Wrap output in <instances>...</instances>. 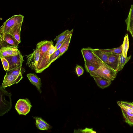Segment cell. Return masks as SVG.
<instances>
[{
	"instance_id": "cell-12",
	"label": "cell",
	"mask_w": 133,
	"mask_h": 133,
	"mask_svg": "<svg viewBox=\"0 0 133 133\" xmlns=\"http://www.w3.org/2000/svg\"><path fill=\"white\" fill-rule=\"evenodd\" d=\"M107 54L108 55V58L107 64L116 71L117 67L119 55Z\"/></svg>"
},
{
	"instance_id": "cell-16",
	"label": "cell",
	"mask_w": 133,
	"mask_h": 133,
	"mask_svg": "<svg viewBox=\"0 0 133 133\" xmlns=\"http://www.w3.org/2000/svg\"><path fill=\"white\" fill-rule=\"evenodd\" d=\"M22 24L16 26L10 29L7 33L14 37L20 43L21 42L20 33Z\"/></svg>"
},
{
	"instance_id": "cell-4",
	"label": "cell",
	"mask_w": 133,
	"mask_h": 133,
	"mask_svg": "<svg viewBox=\"0 0 133 133\" xmlns=\"http://www.w3.org/2000/svg\"><path fill=\"white\" fill-rule=\"evenodd\" d=\"M92 49L90 47L83 48L82 49L81 52L85 63L90 64L98 68L99 66V64Z\"/></svg>"
},
{
	"instance_id": "cell-34",
	"label": "cell",
	"mask_w": 133,
	"mask_h": 133,
	"mask_svg": "<svg viewBox=\"0 0 133 133\" xmlns=\"http://www.w3.org/2000/svg\"><path fill=\"white\" fill-rule=\"evenodd\" d=\"M35 124L37 127L40 130H48V129L44 125L37 122H36Z\"/></svg>"
},
{
	"instance_id": "cell-11",
	"label": "cell",
	"mask_w": 133,
	"mask_h": 133,
	"mask_svg": "<svg viewBox=\"0 0 133 133\" xmlns=\"http://www.w3.org/2000/svg\"><path fill=\"white\" fill-rule=\"evenodd\" d=\"M0 42H5L17 48L20 43L14 37L8 33H6L2 37H0Z\"/></svg>"
},
{
	"instance_id": "cell-18",
	"label": "cell",
	"mask_w": 133,
	"mask_h": 133,
	"mask_svg": "<svg viewBox=\"0 0 133 133\" xmlns=\"http://www.w3.org/2000/svg\"><path fill=\"white\" fill-rule=\"evenodd\" d=\"M131 56L130 55L125 58L123 56L122 53L119 55L117 67L116 70L117 73L123 69L125 64L130 59Z\"/></svg>"
},
{
	"instance_id": "cell-32",
	"label": "cell",
	"mask_w": 133,
	"mask_h": 133,
	"mask_svg": "<svg viewBox=\"0 0 133 133\" xmlns=\"http://www.w3.org/2000/svg\"><path fill=\"white\" fill-rule=\"evenodd\" d=\"M118 104L127 106L131 108L133 110V103H132L124 101H118L117 102Z\"/></svg>"
},
{
	"instance_id": "cell-37",
	"label": "cell",
	"mask_w": 133,
	"mask_h": 133,
	"mask_svg": "<svg viewBox=\"0 0 133 133\" xmlns=\"http://www.w3.org/2000/svg\"><path fill=\"white\" fill-rule=\"evenodd\" d=\"M132 103H133V102H132Z\"/></svg>"
},
{
	"instance_id": "cell-23",
	"label": "cell",
	"mask_w": 133,
	"mask_h": 133,
	"mask_svg": "<svg viewBox=\"0 0 133 133\" xmlns=\"http://www.w3.org/2000/svg\"><path fill=\"white\" fill-rule=\"evenodd\" d=\"M22 66H20L13 69L7 71L6 74H11L15 76H19L22 74Z\"/></svg>"
},
{
	"instance_id": "cell-15",
	"label": "cell",
	"mask_w": 133,
	"mask_h": 133,
	"mask_svg": "<svg viewBox=\"0 0 133 133\" xmlns=\"http://www.w3.org/2000/svg\"><path fill=\"white\" fill-rule=\"evenodd\" d=\"M93 77L97 85L102 89L108 87L111 84V81L105 79L98 76H94Z\"/></svg>"
},
{
	"instance_id": "cell-1",
	"label": "cell",
	"mask_w": 133,
	"mask_h": 133,
	"mask_svg": "<svg viewBox=\"0 0 133 133\" xmlns=\"http://www.w3.org/2000/svg\"><path fill=\"white\" fill-rule=\"evenodd\" d=\"M96 57L98 62L99 66L96 70L90 72V75L92 77L99 76L110 81L114 80L117 75L116 71L99 58Z\"/></svg>"
},
{
	"instance_id": "cell-26",
	"label": "cell",
	"mask_w": 133,
	"mask_h": 133,
	"mask_svg": "<svg viewBox=\"0 0 133 133\" xmlns=\"http://www.w3.org/2000/svg\"><path fill=\"white\" fill-rule=\"evenodd\" d=\"M34 118L36 120V122H37L44 125L46 127L48 130L52 128L51 126L46 121L43 119L41 118L36 117H34Z\"/></svg>"
},
{
	"instance_id": "cell-19",
	"label": "cell",
	"mask_w": 133,
	"mask_h": 133,
	"mask_svg": "<svg viewBox=\"0 0 133 133\" xmlns=\"http://www.w3.org/2000/svg\"><path fill=\"white\" fill-rule=\"evenodd\" d=\"M72 33L68 35L65 41L59 48L60 51V56H61L67 50L71 40Z\"/></svg>"
},
{
	"instance_id": "cell-35",
	"label": "cell",
	"mask_w": 133,
	"mask_h": 133,
	"mask_svg": "<svg viewBox=\"0 0 133 133\" xmlns=\"http://www.w3.org/2000/svg\"><path fill=\"white\" fill-rule=\"evenodd\" d=\"M118 105L121 108H123L128 112L133 114V110L131 108L121 104H118Z\"/></svg>"
},
{
	"instance_id": "cell-33",
	"label": "cell",
	"mask_w": 133,
	"mask_h": 133,
	"mask_svg": "<svg viewBox=\"0 0 133 133\" xmlns=\"http://www.w3.org/2000/svg\"><path fill=\"white\" fill-rule=\"evenodd\" d=\"M127 26V30L130 33L133 38V20Z\"/></svg>"
},
{
	"instance_id": "cell-5",
	"label": "cell",
	"mask_w": 133,
	"mask_h": 133,
	"mask_svg": "<svg viewBox=\"0 0 133 133\" xmlns=\"http://www.w3.org/2000/svg\"><path fill=\"white\" fill-rule=\"evenodd\" d=\"M36 47L32 53L27 56L26 62V65L35 71L37 70L40 53L39 48L37 46Z\"/></svg>"
},
{
	"instance_id": "cell-36",
	"label": "cell",
	"mask_w": 133,
	"mask_h": 133,
	"mask_svg": "<svg viewBox=\"0 0 133 133\" xmlns=\"http://www.w3.org/2000/svg\"><path fill=\"white\" fill-rule=\"evenodd\" d=\"M68 35H67V36L66 37V38L64 39L56 47L57 50L59 49L61 45H62L63 43H64V42L65 41V40L66 38Z\"/></svg>"
},
{
	"instance_id": "cell-30",
	"label": "cell",
	"mask_w": 133,
	"mask_h": 133,
	"mask_svg": "<svg viewBox=\"0 0 133 133\" xmlns=\"http://www.w3.org/2000/svg\"><path fill=\"white\" fill-rule=\"evenodd\" d=\"M74 132H82V133H96L92 129L88 128H86L85 129L75 130Z\"/></svg>"
},
{
	"instance_id": "cell-21",
	"label": "cell",
	"mask_w": 133,
	"mask_h": 133,
	"mask_svg": "<svg viewBox=\"0 0 133 133\" xmlns=\"http://www.w3.org/2000/svg\"><path fill=\"white\" fill-rule=\"evenodd\" d=\"M122 45V54L123 56L126 58L127 57V52L129 48V37L128 34L125 35Z\"/></svg>"
},
{
	"instance_id": "cell-7",
	"label": "cell",
	"mask_w": 133,
	"mask_h": 133,
	"mask_svg": "<svg viewBox=\"0 0 133 133\" xmlns=\"http://www.w3.org/2000/svg\"><path fill=\"white\" fill-rule=\"evenodd\" d=\"M56 50V47L54 45V44L51 45L45 55L41 65L35 72L36 73H41L49 66L50 65L49 63L50 57Z\"/></svg>"
},
{
	"instance_id": "cell-20",
	"label": "cell",
	"mask_w": 133,
	"mask_h": 133,
	"mask_svg": "<svg viewBox=\"0 0 133 133\" xmlns=\"http://www.w3.org/2000/svg\"><path fill=\"white\" fill-rule=\"evenodd\" d=\"M73 29L70 31H69L68 29L64 31L61 34L56 37L54 41H55L57 43L55 46L56 47L69 34L72 33Z\"/></svg>"
},
{
	"instance_id": "cell-3",
	"label": "cell",
	"mask_w": 133,
	"mask_h": 133,
	"mask_svg": "<svg viewBox=\"0 0 133 133\" xmlns=\"http://www.w3.org/2000/svg\"><path fill=\"white\" fill-rule=\"evenodd\" d=\"M11 94L6 91L5 88L0 87V116H3L10 109L12 104Z\"/></svg>"
},
{
	"instance_id": "cell-31",
	"label": "cell",
	"mask_w": 133,
	"mask_h": 133,
	"mask_svg": "<svg viewBox=\"0 0 133 133\" xmlns=\"http://www.w3.org/2000/svg\"><path fill=\"white\" fill-rule=\"evenodd\" d=\"M125 122L130 126L133 125V116L124 117Z\"/></svg>"
},
{
	"instance_id": "cell-22",
	"label": "cell",
	"mask_w": 133,
	"mask_h": 133,
	"mask_svg": "<svg viewBox=\"0 0 133 133\" xmlns=\"http://www.w3.org/2000/svg\"><path fill=\"white\" fill-rule=\"evenodd\" d=\"M103 51L107 53L120 54L122 53V45L119 47L111 49H100Z\"/></svg>"
},
{
	"instance_id": "cell-27",
	"label": "cell",
	"mask_w": 133,
	"mask_h": 133,
	"mask_svg": "<svg viewBox=\"0 0 133 133\" xmlns=\"http://www.w3.org/2000/svg\"><path fill=\"white\" fill-rule=\"evenodd\" d=\"M85 67L87 72L89 73L96 70L98 69L95 66L87 63H85Z\"/></svg>"
},
{
	"instance_id": "cell-24",
	"label": "cell",
	"mask_w": 133,
	"mask_h": 133,
	"mask_svg": "<svg viewBox=\"0 0 133 133\" xmlns=\"http://www.w3.org/2000/svg\"><path fill=\"white\" fill-rule=\"evenodd\" d=\"M133 20V4L131 5L129 15L125 20L127 26Z\"/></svg>"
},
{
	"instance_id": "cell-9",
	"label": "cell",
	"mask_w": 133,
	"mask_h": 133,
	"mask_svg": "<svg viewBox=\"0 0 133 133\" xmlns=\"http://www.w3.org/2000/svg\"><path fill=\"white\" fill-rule=\"evenodd\" d=\"M8 62L9 67V70H11L22 66L24 60L23 57L20 53L17 55L5 57Z\"/></svg>"
},
{
	"instance_id": "cell-29",
	"label": "cell",
	"mask_w": 133,
	"mask_h": 133,
	"mask_svg": "<svg viewBox=\"0 0 133 133\" xmlns=\"http://www.w3.org/2000/svg\"><path fill=\"white\" fill-rule=\"evenodd\" d=\"M76 72L77 76L79 77L83 74L84 70L81 66L77 65L76 67Z\"/></svg>"
},
{
	"instance_id": "cell-10",
	"label": "cell",
	"mask_w": 133,
	"mask_h": 133,
	"mask_svg": "<svg viewBox=\"0 0 133 133\" xmlns=\"http://www.w3.org/2000/svg\"><path fill=\"white\" fill-rule=\"evenodd\" d=\"M22 75L16 76L11 74H6L4 77L2 87L5 88L14 84H17L22 79Z\"/></svg>"
},
{
	"instance_id": "cell-2",
	"label": "cell",
	"mask_w": 133,
	"mask_h": 133,
	"mask_svg": "<svg viewBox=\"0 0 133 133\" xmlns=\"http://www.w3.org/2000/svg\"><path fill=\"white\" fill-rule=\"evenodd\" d=\"M24 18L23 15L20 14L13 16L3 23L0 29V37L16 26L22 24Z\"/></svg>"
},
{
	"instance_id": "cell-28",
	"label": "cell",
	"mask_w": 133,
	"mask_h": 133,
	"mask_svg": "<svg viewBox=\"0 0 133 133\" xmlns=\"http://www.w3.org/2000/svg\"><path fill=\"white\" fill-rule=\"evenodd\" d=\"M3 67L5 71H7L9 69V64L7 59L5 58L2 57L0 58Z\"/></svg>"
},
{
	"instance_id": "cell-25",
	"label": "cell",
	"mask_w": 133,
	"mask_h": 133,
	"mask_svg": "<svg viewBox=\"0 0 133 133\" xmlns=\"http://www.w3.org/2000/svg\"><path fill=\"white\" fill-rule=\"evenodd\" d=\"M60 51L59 49L57 50L51 56L50 58L49 63H51L60 57Z\"/></svg>"
},
{
	"instance_id": "cell-6",
	"label": "cell",
	"mask_w": 133,
	"mask_h": 133,
	"mask_svg": "<svg viewBox=\"0 0 133 133\" xmlns=\"http://www.w3.org/2000/svg\"><path fill=\"white\" fill-rule=\"evenodd\" d=\"M32 107L31 103L28 99H20L17 101L15 108L19 115H25L30 112Z\"/></svg>"
},
{
	"instance_id": "cell-8",
	"label": "cell",
	"mask_w": 133,
	"mask_h": 133,
	"mask_svg": "<svg viewBox=\"0 0 133 133\" xmlns=\"http://www.w3.org/2000/svg\"><path fill=\"white\" fill-rule=\"evenodd\" d=\"M52 44H54L53 42L52 41L44 40L40 42L37 44L36 46H37L39 48L40 53L37 70L35 72L37 71L41 65L44 57L50 46Z\"/></svg>"
},
{
	"instance_id": "cell-17",
	"label": "cell",
	"mask_w": 133,
	"mask_h": 133,
	"mask_svg": "<svg viewBox=\"0 0 133 133\" xmlns=\"http://www.w3.org/2000/svg\"><path fill=\"white\" fill-rule=\"evenodd\" d=\"M92 51L96 56L107 64L108 58V55L107 53L98 49H92Z\"/></svg>"
},
{
	"instance_id": "cell-13",
	"label": "cell",
	"mask_w": 133,
	"mask_h": 133,
	"mask_svg": "<svg viewBox=\"0 0 133 133\" xmlns=\"http://www.w3.org/2000/svg\"><path fill=\"white\" fill-rule=\"evenodd\" d=\"M26 76L31 83L35 86L37 90L41 93L42 91L40 88L42 87V83L40 78L34 74H29Z\"/></svg>"
},
{
	"instance_id": "cell-14",
	"label": "cell",
	"mask_w": 133,
	"mask_h": 133,
	"mask_svg": "<svg viewBox=\"0 0 133 133\" xmlns=\"http://www.w3.org/2000/svg\"><path fill=\"white\" fill-rule=\"evenodd\" d=\"M0 50L5 52L7 55L8 57L17 55L21 53L17 48L10 45H7L1 48Z\"/></svg>"
}]
</instances>
